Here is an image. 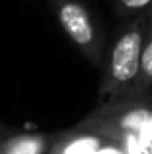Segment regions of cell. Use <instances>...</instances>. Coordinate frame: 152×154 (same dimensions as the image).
I'll use <instances>...</instances> for the list:
<instances>
[{
    "instance_id": "cell-1",
    "label": "cell",
    "mask_w": 152,
    "mask_h": 154,
    "mask_svg": "<svg viewBox=\"0 0 152 154\" xmlns=\"http://www.w3.org/2000/svg\"><path fill=\"white\" fill-rule=\"evenodd\" d=\"M78 125L111 137L125 154H152V92L103 100Z\"/></svg>"
},
{
    "instance_id": "cell-2",
    "label": "cell",
    "mask_w": 152,
    "mask_h": 154,
    "mask_svg": "<svg viewBox=\"0 0 152 154\" xmlns=\"http://www.w3.org/2000/svg\"><path fill=\"white\" fill-rule=\"evenodd\" d=\"M148 14L133 18L105 53L103 76L99 84V100H109L135 90L141 74L142 45H144Z\"/></svg>"
},
{
    "instance_id": "cell-3",
    "label": "cell",
    "mask_w": 152,
    "mask_h": 154,
    "mask_svg": "<svg viewBox=\"0 0 152 154\" xmlns=\"http://www.w3.org/2000/svg\"><path fill=\"white\" fill-rule=\"evenodd\" d=\"M53 6L62 31L78 53L94 66H103L107 53L103 33L90 10L78 0H53Z\"/></svg>"
},
{
    "instance_id": "cell-4",
    "label": "cell",
    "mask_w": 152,
    "mask_h": 154,
    "mask_svg": "<svg viewBox=\"0 0 152 154\" xmlns=\"http://www.w3.org/2000/svg\"><path fill=\"white\" fill-rule=\"evenodd\" d=\"M111 137L102 135L94 129L76 125L65 133H57L49 154H99Z\"/></svg>"
},
{
    "instance_id": "cell-5",
    "label": "cell",
    "mask_w": 152,
    "mask_h": 154,
    "mask_svg": "<svg viewBox=\"0 0 152 154\" xmlns=\"http://www.w3.org/2000/svg\"><path fill=\"white\" fill-rule=\"evenodd\" d=\"M53 140L49 133H16L0 140V154H49Z\"/></svg>"
},
{
    "instance_id": "cell-6",
    "label": "cell",
    "mask_w": 152,
    "mask_h": 154,
    "mask_svg": "<svg viewBox=\"0 0 152 154\" xmlns=\"http://www.w3.org/2000/svg\"><path fill=\"white\" fill-rule=\"evenodd\" d=\"M137 92H152V27L146 26L144 45H142V59H141V74L137 82Z\"/></svg>"
},
{
    "instance_id": "cell-7",
    "label": "cell",
    "mask_w": 152,
    "mask_h": 154,
    "mask_svg": "<svg viewBox=\"0 0 152 154\" xmlns=\"http://www.w3.org/2000/svg\"><path fill=\"white\" fill-rule=\"evenodd\" d=\"M152 0H115V12L123 18H137L141 14H148Z\"/></svg>"
},
{
    "instance_id": "cell-8",
    "label": "cell",
    "mask_w": 152,
    "mask_h": 154,
    "mask_svg": "<svg viewBox=\"0 0 152 154\" xmlns=\"http://www.w3.org/2000/svg\"><path fill=\"white\" fill-rule=\"evenodd\" d=\"M148 27H152V8L148 10Z\"/></svg>"
}]
</instances>
